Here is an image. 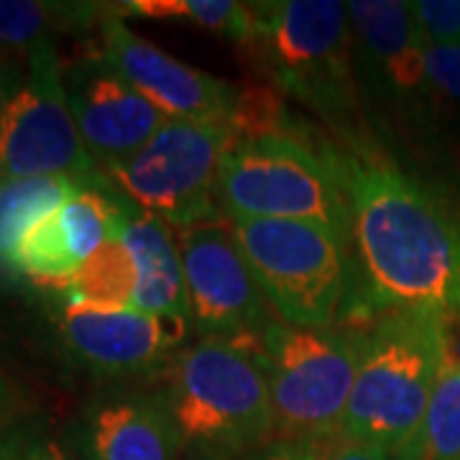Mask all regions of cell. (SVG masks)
<instances>
[{"mask_svg": "<svg viewBox=\"0 0 460 460\" xmlns=\"http://www.w3.org/2000/svg\"><path fill=\"white\" fill-rule=\"evenodd\" d=\"M169 410L181 445L238 458L274 443V404L256 338H202L174 363Z\"/></svg>", "mask_w": 460, "mask_h": 460, "instance_id": "cell-3", "label": "cell"}, {"mask_svg": "<svg viewBox=\"0 0 460 460\" xmlns=\"http://www.w3.org/2000/svg\"><path fill=\"white\" fill-rule=\"evenodd\" d=\"M115 13L120 18L192 23L238 44H248L256 26L253 3L235 0H123L115 3Z\"/></svg>", "mask_w": 460, "mask_h": 460, "instance_id": "cell-20", "label": "cell"}, {"mask_svg": "<svg viewBox=\"0 0 460 460\" xmlns=\"http://www.w3.org/2000/svg\"><path fill=\"white\" fill-rule=\"evenodd\" d=\"M366 279L392 310L445 314L460 281V226L396 162L366 144L332 148Z\"/></svg>", "mask_w": 460, "mask_h": 460, "instance_id": "cell-1", "label": "cell"}, {"mask_svg": "<svg viewBox=\"0 0 460 460\" xmlns=\"http://www.w3.org/2000/svg\"><path fill=\"white\" fill-rule=\"evenodd\" d=\"M256 348L274 404V440L341 432L361 366L363 335L271 320Z\"/></svg>", "mask_w": 460, "mask_h": 460, "instance_id": "cell-6", "label": "cell"}, {"mask_svg": "<svg viewBox=\"0 0 460 460\" xmlns=\"http://www.w3.org/2000/svg\"><path fill=\"white\" fill-rule=\"evenodd\" d=\"M456 310H458L460 314V281H458V295H456Z\"/></svg>", "mask_w": 460, "mask_h": 460, "instance_id": "cell-29", "label": "cell"}, {"mask_svg": "<svg viewBox=\"0 0 460 460\" xmlns=\"http://www.w3.org/2000/svg\"><path fill=\"white\" fill-rule=\"evenodd\" d=\"M266 302L281 323L330 328L345 295V243L299 220H230Z\"/></svg>", "mask_w": 460, "mask_h": 460, "instance_id": "cell-8", "label": "cell"}, {"mask_svg": "<svg viewBox=\"0 0 460 460\" xmlns=\"http://www.w3.org/2000/svg\"><path fill=\"white\" fill-rule=\"evenodd\" d=\"M411 11L429 41L460 44V0H417Z\"/></svg>", "mask_w": 460, "mask_h": 460, "instance_id": "cell-25", "label": "cell"}, {"mask_svg": "<svg viewBox=\"0 0 460 460\" xmlns=\"http://www.w3.org/2000/svg\"><path fill=\"white\" fill-rule=\"evenodd\" d=\"M120 238L131 251L138 277L133 310L190 320L184 269L172 228L154 215L133 210Z\"/></svg>", "mask_w": 460, "mask_h": 460, "instance_id": "cell-17", "label": "cell"}, {"mask_svg": "<svg viewBox=\"0 0 460 460\" xmlns=\"http://www.w3.org/2000/svg\"><path fill=\"white\" fill-rule=\"evenodd\" d=\"M113 5L59 0H0V57L29 54L57 33H80L100 26Z\"/></svg>", "mask_w": 460, "mask_h": 460, "instance_id": "cell-18", "label": "cell"}, {"mask_svg": "<svg viewBox=\"0 0 460 460\" xmlns=\"http://www.w3.org/2000/svg\"><path fill=\"white\" fill-rule=\"evenodd\" d=\"M420 460H460V361L447 358L420 435Z\"/></svg>", "mask_w": 460, "mask_h": 460, "instance_id": "cell-22", "label": "cell"}, {"mask_svg": "<svg viewBox=\"0 0 460 460\" xmlns=\"http://www.w3.org/2000/svg\"><path fill=\"white\" fill-rule=\"evenodd\" d=\"M0 396H3V384H0Z\"/></svg>", "mask_w": 460, "mask_h": 460, "instance_id": "cell-30", "label": "cell"}, {"mask_svg": "<svg viewBox=\"0 0 460 460\" xmlns=\"http://www.w3.org/2000/svg\"><path fill=\"white\" fill-rule=\"evenodd\" d=\"M23 77H26V65H21L16 57H0V126L23 84Z\"/></svg>", "mask_w": 460, "mask_h": 460, "instance_id": "cell-27", "label": "cell"}, {"mask_svg": "<svg viewBox=\"0 0 460 460\" xmlns=\"http://www.w3.org/2000/svg\"><path fill=\"white\" fill-rule=\"evenodd\" d=\"M361 98L384 113L417 120L435 98L428 75V33L411 3L353 0L345 3Z\"/></svg>", "mask_w": 460, "mask_h": 460, "instance_id": "cell-10", "label": "cell"}, {"mask_svg": "<svg viewBox=\"0 0 460 460\" xmlns=\"http://www.w3.org/2000/svg\"><path fill=\"white\" fill-rule=\"evenodd\" d=\"M190 328V320L133 307L102 310L62 299L57 310V330L66 353L102 378L141 376L162 368L184 345Z\"/></svg>", "mask_w": 460, "mask_h": 460, "instance_id": "cell-12", "label": "cell"}, {"mask_svg": "<svg viewBox=\"0 0 460 460\" xmlns=\"http://www.w3.org/2000/svg\"><path fill=\"white\" fill-rule=\"evenodd\" d=\"M136 284L138 277H136L131 251L126 248L120 235H115L66 281L62 299L102 307V310H123V307H133Z\"/></svg>", "mask_w": 460, "mask_h": 460, "instance_id": "cell-21", "label": "cell"}, {"mask_svg": "<svg viewBox=\"0 0 460 460\" xmlns=\"http://www.w3.org/2000/svg\"><path fill=\"white\" fill-rule=\"evenodd\" d=\"M54 39L26 54V77L0 126V180H59L111 187L87 154L66 105Z\"/></svg>", "mask_w": 460, "mask_h": 460, "instance_id": "cell-9", "label": "cell"}, {"mask_svg": "<svg viewBox=\"0 0 460 460\" xmlns=\"http://www.w3.org/2000/svg\"><path fill=\"white\" fill-rule=\"evenodd\" d=\"M230 144V123L169 118L138 154L108 169L105 180L136 210L190 228L223 215L217 174Z\"/></svg>", "mask_w": 460, "mask_h": 460, "instance_id": "cell-7", "label": "cell"}, {"mask_svg": "<svg viewBox=\"0 0 460 460\" xmlns=\"http://www.w3.org/2000/svg\"><path fill=\"white\" fill-rule=\"evenodd\" d=\"M253 39L271 87L328 123H348L361 108L348 8L338 0L253 3Z\"/></svg>", "mask_w": 460, "mask_h": 460, "instance_id": "cell-4", "label": "cell"}, {"mask_svg": "<svg viewBox=\"0 0 460 460\" xmlns=\"http://www.w3.org/2000/svg\"><path fill=\"white\" fill-rule=\"evenodd\" d=\"M80 460H180L181 438L169 402L154 394H105L77 420Z\"/></svg>", "mask_w": 460, "mask_h": 460, "instance_id": "cell-16", "label": "cell"}, {"mask_svg": "<svg viewBox=\"0 0 460 460\" xmlns=\"http://www.w3.org/2000/svg\"><path fill=\"white\" fill-rule=\"evenodd\" d=\"M259 460H396L392 453L358 443L343 432L296 438V440H274L263 447Z\"/></svg>", "mask_w": 460, "mask_h": 460, "instance_id": "cell-23", "label": "cell"}, {"mask_svg": "<svg viewBox=\"0 0 460 460\" xmlns=\"http://www.w3.org/2000/svg\"><path fill=\"white\" fill-rule=\"evenodd\" d=\"M0 460H72L49 429L18 422L0 429Z\"/></svg>", "mask_w": 460, "mask_h": 460, "instance_id": "cell-24", "label": "cell"}, {"mask_svg": "<svg viewBox=\"0 0 460 460\" xmlns=\"http://www.w3.org/2000/svg\"><path fill=\"white\" fill-rule=\"evenodd\" d=\"M195 460H235L233 456H217V453H195Z\"/></svg>", "mask_w": 460, "mask_h": 460, "instance_id": "cell-28", "label": "cell"}, {"mask_svg": "<svg viewBox=\"0 0 460 460\" xmlns=\"http://www.w3.org/2000/svg\"><path fill=\"white\" fill-rule=\"evenodd\" d=\"M62 84L80 138L102 174L128 162L169 120L102 54L69 62Z\"/></svg>", "mask_w": 460, "mask_h": 460, "instance_id": "cell-13", "label": "cell"}, {"mask_svg": "<svg viewBox=\"0 0 460 460\" xmlns=\"http://www.w3.org/2000/svg\"><path fill=\"white\" fill-rule=\"evenodd\" d=\"M190 323L202 338H259L271 323L266 296L235 241L233 223L213 217L177 230Z\"/></svg>", "mask_w": 460, "mask_h": 460, "instance_id": "cell-11", "label": "cell"}, {"mask_svg": "<svg viewBox=\"0 0 460 460\" xmlns=\"http://www.w3.org/2000/svg\"><path fill=\"white\" fill-rule=\"evenodd\" d=\"M428 75L435 90L460 102V44L428 41Z\"/></svg>", "mask_w": 460, "mask_h": 460, "instance_id": "cell-26", "label": "cell"}, {"mask_svg": "<svg viewBox=\"0 0 460 460\" xmlns=\"http://www.w3.org/2000/svg\"><path fill=\"white\" fill-rule=\"evenodd\" d=\"M84 190L72 180H0V277H18L16 253L23 235L62 202Z\"/></svg>", "mask_w": 460, "mask_h": 460, "instance_id": "cell-19", "label": "cell"}, {"mask_svg": "<svg viewBox=\"0 0 460 460\" xmlns=\"http://www.w3.org/2000/svg\"><path fill=\"white\" fill-rule=\"evenodd\" d=\"M131 215L113 187H84L23 235L16 274L62 292L90 256L123 233Z\"/></svg>", "mask_w": 460, "mask_h": 460, "instance_id": "cell-15", "label": "cell"}, {"mask_svg": "<svg viewBox=\"0 0 460 460\" xmlns=\"http://www.w3.org/2000/svg\"><path fill=\"white\" fill-rule=\"evenodd\" d=\"M447 350L445 314L389 310L363 335L356 386L341 432L396 460H420V435Z\"/></svg>", "mask_w": 460, "mask_h": 460, "instance_id": "cell-2", "label": "cell"}, {"mask_svg": "<svg viewBox=\"0 0 460 460\" xmlns=\"http://www.w3.org/2000/svg\"><path fill=\"white\" fill-rule=\"evenodd\" d=\"M98 29L102 41L100 54L105 62L115 66L166 118L230 123L243 87L184 65L162 47L141 39L115 13V5Z\"/></svg>", "mask_w": 460, "mask_h": 460, "instance_id": "cell-14", "label": "cell"}, {"mask_svg": "<svg viewBox=\"0 0 460 460\" xmlns=\"http://www.w3.org/2000/svg\"><path fill=\"white\" fill-rule=\"evenodd\" d=\"M217 205L230 220H299L348 243L350 210L332 148L292 131L233 141L217 174Z\"/></svg>", "mask_w": 460, "mask_h": 460, "instance_id": "cell-5", "label": "cell"}]
</instances>
